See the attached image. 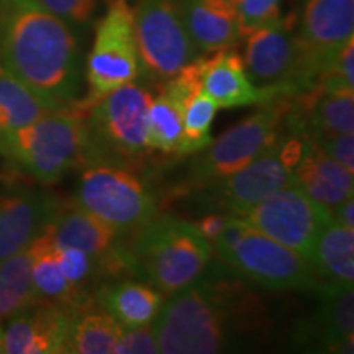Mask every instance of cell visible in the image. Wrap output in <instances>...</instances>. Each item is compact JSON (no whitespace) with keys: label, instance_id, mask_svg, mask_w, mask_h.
<instances>
[{"label":"cell","instance_id":"4dcf8cb0","mask_svg":"<svg viewBox=\"0 0 354 354\" xmlns=\"http://www.w3.org/2000/svg\"><path fill=\"white\" fill-rule=\"evenodd\" d=\"M37 2L53 15L64 20L79 35H82L95 25L104 0H37Z\"/></svg>","mask_w":354,"mask_h":354},{"label":"cell","instance_id":"74e56055","mask_svg":"<svg viewBox=\"0 0 354 354\" xmlns=\"http://www.w3.org/2000/svg\"><path fill=\"white\" fill-rule=\"evenodd\" d=\"M0 156H6L7 158V145H6V140L0 136Z\"/></svg>","mask_w":354,"mask_h":354},{"label":"cell","instance_id":"d6986e66","mask_svg":"<svg viewBox=\"0 0 354 354\" xmlns=\"http://www.w3.org/2000/svg\"><path fill=\"white\" fill-rule=\"evenodd\" d=\"M210 56L196 59L202 91L210 97L216 109H238L261 105L281 97L272 88H259L250 81L243 56L233 48H225Z\"/></svg>","mask_w":354,"mask_h":354},{"label":"cell","instance_id":"ffe728a7","mask_svg":"<svg viewBox=\"0 0 354 354\" xmlns=\"http://www.w3.org/2000/svg\"><path fill=\"white\" fill-rule=\"evenodd\" d=\"M292 184L331 212L353 197V172L331 159L313 140H304L302 156L292 171Z\"/></svg>","mask_w":354,"mask_h":354},{"label":"cell","instance_id":"277c9868","mask_svg":"<svg viewBox=\"0 0 354 354\" xmlns=\"http://www.w3.org/2000/svg\"><path fill=\"white\" fill-rule=\"evenodd\" d=\"M214 256L253 287L272 292H313L320 289L304 256L230 216L223 233L212 243Z\"/></svg>","mask_w":354,"mask_h":354},{"label":"cell","instance_id":"2e32d148","mask_svg":"<svg viewBox=\"0 0 354 354\" xmlns=\"http://www.w3.org/2000/svg\"><path fill=\"white\" fill-rule=\"evenodd\" d=\"M61 205L63 201L46 190L17 187L0 194V261L26 250Z\"/></svg>","mask_w":354,"mask_h":354},{"label":"cell","instance_id":"30bf717a","mask_svg":"<svg viewBox=\"0 0 354 354\" xmlns=\"http://www.w3.org/2000/svg\"><path fill=\"white\" fill-rule=\"evenodd\" d=\"M245 38L243 61L256 87L292 97L317 86L318 71L299 37L294 13L277 17Z\"/></svg>","mask_w":354,"mask_h":354},{"label":"cell","instance_id":"52a82bcc","mask_svg":"<svg viewBox=\"0 0 354 354\" xmlns=\"http://www.w3.org/2000/svg\"><path fill=\"white\" fill-rule=\"evenodd\" d=\"M3 140L7 158L43 185L56 184L86 165V122L74 105L51 110Z\"/></svg>","mask_w":354,"mask_h":354},{"label":"cell","instance_id":"d6a6232c","mask_svg":"<svg viewBox=\"0 0 354 354\" xmlns=\"http://www.w3.org/2000/svg\"><path fill=\"white\" fill-rule=\"evenodd\" d=\"M238 32L246 37L256 28L281 17V0H238Z\"/></svg>","mask_w":354,"mask_h":354},{"label":"cell","instance_id":"7a4b0ae2","mask_svg":"<svg viewBox=\"0 0 354 354\" xmlns=\"http://www.w3.org/2000/svg\"><path fill=\"white\" fill-rule=\"evenodd\" d=\"M0 64L53 109L81 99V35L37 0H0Z\"/></svg>","mask_w":354,"mask_h":354},{"label":"cell","instance_id":"8fae6325","mask_svg":"<svg viewBox=\"0 0 354 354\" xmlns=\"http://www.w3.org/2000/svg\"><path fill=\"white\" fill-rule=\"evenodd\" d=\"M94 26V41L84 64L87 92L74 104L81 112H86L115 88L141 77L130 2L109 0L107 10Z\"/></svg>","mask_w":354,"mask_h":354},{"label":"cell","instance_id":"9c48e42d","mask_svg":"<svg viewBox=\"0 0 354 354\" xmlns=\"http://www.w3.org/2000/svg\"><path fill=\"white\" fill-rule=\"evenodd\" d=\"M74 203L127 240L159 214L156 194L131 167L97 162L84 166Z\"/></svg>","mask_w":354,"mask_h":354},{"label":"cell","instance_id":"d590c367","mask_svg":"<svg viewBox=\"0 0 354 354\" xmlns=\"http://www.w3.org/2000/svg\"><path fill=\"white\" fill-rule=\"evenodd\" d=\"M228 214H220V212H209L202 216L201 220L196 221V228L201 232V234L209 241V245H212L216 238L223 233L225 227H227L228 220H230Z\"/></svg>","mask_w":354,"mask_h":354},{"label":"cell","instance_id":"f1b7e54d","mask_svg":"<svg viewBox=\"0 0 354 354\" xmlns=\"http://www.w3.org/2000/svg\"><path fill=\"white\" fill-rule=\"evenodd\" d=\"M39 302L32 282L28 248L0 261V323Z\"/></svg>","mask_w":354,"mask_h":354},{"label":"cell","instance_id":"44dd1931","mask_svg":"<svg viewBox=\"0 0 354 354\" xmlns=\"http://www.w3.org/2000/svg\"><path fill=\"white\" fill-rule=\"evenodd\" d=\"M91 294L123 328L153 325L165 304V295L153 286L123 276L104 279Z\"/></svg>","mask_w":354,"mask_h":354},{"label":"cell","instance_id":"d4e9b609","mask_svg":"<svg viewBox=\"0 0 354 354\" xmlns=\"http://www.w3.org/2000/svg\"><path fill=\"white\" fill-rule=\"evenodd\" d=\"M183 140V99L165 84H158L156 94L146 110V145L149 151L177 158Z\"/></svg>","mask_w":354,"mask_h":354},{"label":"cell","instance_id":"8992f818","mask_svg":"<svg viewBox=\"0 0 354 354\" xmlns=\"http://www.w3.org/2000/svg\"><path fill=\"white\" fill-rule=\"evenodd\" d=\"M289 105L290 97L287 95L264 102L254 113L212 140L202 151L192 154L194 158L185 162L184 172L169 190L172 197L187 196L225 179L259 156L282 133Z\"/></svg>","mask_w":354,"mask_h":354},{"label":"cell","instance_id":"ba28073f","mask_svg":"<svg viewBox=\"0 0 354 354\" xmlns=\"http://www.w3.org/2000/svg\"><path fill=\"white\" fill-rule=\"evenodd\" d=\"M304 140L282 127L279 138L245 167L185 197L203 212L240 216L279 189L292 184V171L302 156Z\"/></svg>","mask_w":354,"mask_h":354},{"label":"cell","instance_id":"7c38bea8","mask_svg":"<svg viewBox=\"0 0 354 354\" xmlns=\"http://www.w3.org/2000/svg\"><path fill=\"white\" fill-rule=\"evenodd\" d=\"M133 25L141 76L148 84H162L201 56L185 30L179 0H136Z\"/></svg>","mask_w":354,"mask_h":354},{"label":"cell","instance_id":"4316f807","mask_svg":"<svg viewBox=\"0 0 354 354\" xmlns=\"http://www.w3.org/2000/svg\"><path fill=\"white\" fill-rule=\"evenodd\" d=\"M51 110L56 109L46 104L32 88L26 87L0 64V136L2 138L30 125Z\"/></svg>","mask_w":354,"mask_h":354},{"label":"cell","instance_id":"4fadbf2b","mask_svg":"<svg viewBox=\"0 0 354 354\" xmlns=\"http://www.w3.org/2000/svg\"><path fill=\"white\" fill-rule=\"evenodd\" d=\"M330 216V212L308 197L299 185L289 184L238 218L307 259L317 234Z\"/></svg>","mask_w":354,"mask_h":354},{"label":"cell","instance_id":"5bb4252c","mask_svg":"<svg viewBox=\"0 0 354 354\" xmlns=\"http://www.w3.org/2000/svg\"><path fill=\"white\" fill-rule=\"evenodd\" d=\"M53 241L86 251L99 268V281L128 274L123 240L118 233L76 203H64L48 225Z\"/></svg>","mask_w":354,"mask_h":354},{"label":"cell","instance_id":"603a6c76","mask_svg":"<svg viewBox=\"0 0 354 354\" xmlns=\"http://www.w3.org/2000/svg\"><path fill=\"white\" fill-rule=\"evenodd\" d=\"M307 263L320 286L353 287L354 230L330 216L317 234Z\"/></svg>","mask_w":354,"mask_h":354},{"label":"cell","instance_id":"e0dca14e","mask_svg":"<svg viewBox=\"0 0 354 354\" xmlns=\"http://www.w3.org/2000/svg\"><path fill=\"white\" fill-rule=\"evenodd\" d=\"M69 322V304L64 305L39 300L8 318L6 330H3V353H68Z\"/></svg>","mask_w":354,"mask_h":354},{"label":"cell","instance_id":"ac0fdd59","mask_svg":"<svg viewBox=\"0 0 354 354\" xmlns=\"http://www.w3.org/2000/svg\"><path fill=\"white\" fill-rule=\"evenodd\" d=\"M297 32L320 76L354 38V0H304Z\"/></svg>","mask_w":354,"mask_h":354},{"label":"cell","instance_id":"f35d334b","mask_svg":"<svg viewBox=\"0 0 354 354\" xmlns=\"http://www.w3.org/2000/svg\"><path fill=\"white\" fill-rule=\"evenodd\" d=\"M0 353H3V330L0 326Z\"/></svg>","mask_w":354,"mask_h":354},{"label":"cell","instance_id":"5b68a950","mask_svg":"<svg viewBox=\"0 0 354 354\" xmlns=\"http://www.w3.org/2000/svg\"><path fill=\"white\" fill-rule=\"evenodd\" d=\"M154 92L149 84L128 82L84 112L86 165L110 162L138 171L151 156L146 145V110Z\"/></svg>","mask_w":354,"mask_h":354},{"label":"cell","instance_id":"83f0119b","mask_svg":"<svg viewBox=\"0 0 354 354\" xmlns=\"http://www.w3.org/2000/svg\"><path fill=\"white\" fill-rule=\"evenodd\" d=\"M216 110V105L202 91L201 81L187 88L183 95V140L177 159L192 156L212 143L210 130Z\"/></svg>","mask_w":354,"mask_h":354},{"label":"cell","instance_id":"8d00e7d4","mask_svg":"<svg viewBox=\"0 0 354 354\" xmlns=\"http://www.w3.org/2000/svg\"><path fill=\"white\" fill-rule=\"evenodd\" d=\"M330 215H331V218H333L335 221H338L339 225L354 230V202H353V197H349L344 202L339 203L336 209L330 212Z\"/></svg>","mask_w":354,"mask_h":354},{"label":"cell","instance_id":"e575fe53","mask_svg":"<svg viewBox=\"0 0 354 354\" xmlns=\"http://www.w3.org/2000/svg\"><path fill=\"white\" fill-rule=\"evenodd\" d=\"M313 141L322 151L335 159L338 165L354 172V133H331V135L315 136Z\"/></svg>","mask_w":354,"mask_h":354},{"label":"cell","instance_id":"cb8c5ba5","mask_svg":"<svg viewBox=\"0 0 354 354\" xmlns=\"http://www.w3.org/2000/svg\"><path fill=\"white\" fill-rule=\"evenodd\" d=\"M69 310L68 353L113 354L123 326L97 305L91 292L69 304Z\"/></svg>","mask_w":354,"mask_h":354},{"label":"cell","instance_id":"f546056e","mask_svg":"<svg viewBox=\"0 0 354 354\" xmlns=\"http://www.w3.org/2000/svg\"><path fill=\"white\" fill-rule=\"evenodd\" d=\"M56 245V243H55ZM56 258L59 263L66 281L76 289L79 294L87 292V287L94 281H99V268L97 263L86 251L74 246L56 245Z\"/></svg>","mask_w":354,"mask_h":354},{"label":"cell","instance_id":"7402d4cb","mask_svg":"<svg viewBox=\"0 0 354 354\" xmlns=\"http://www.w3.org/2000/svg\"><path fill=\"white\" fill-rule=\"evenodd\" d=\"M179 6L185 30L201 55L234 48L240 41L236 3L230 0H179Z\"/></svg>","mask_w":354,"mask_h":354},{"label":"cell","instance_id":"836d02e7","mask_svg":"<svg viewBox=\"0 0 354 354\" xmlns=\"http://www.w3.org/2000/svg\"><path fill=\"white\" fill-rule=\"evenodd\" d=\"M158 338L153 325L122 328L113 354H158Z\"/></svg>","mask_w":354,"mask_h":354},{"label":"cell","instance_id":"9a60e30c","mask_svg":"<svg viewBox=\"0 0 354 354\" xmlns=\"http://www.w3.org/2000/svg\"><path fill=\"white\" fill-rule=\"evenodd\" d=\"M313 294L320 302L313 313L299 322L292 335V346L317 353H353V287L320 286Z\"/></svg>","mask_w":354,"mask_h":354},{"label":"cell","instance_id":"1f68e13d","mask_svg":"<svg viewBox=\"0 0 354 354\" xmlns=\"http://www.w3.org/2000/svg\"><path fill=\"white\" fill-rule=\"evenodd\" d=\"M315 87L325 92H354V38L322 71Z\"/></svg>","mask_w":354,"mask_h":354},{"label":"cell","instance_id":"3957f363","mask_svg":"<svg viewBox=\"0 0 354 354\" xmlns=\"http://www.w3.org/2000/svg\"><path fill=\"white\" fill-rule=\"evenodd\" d=\"M128 274L153 286L165 297L192 284L214 259L209 241L196 225L158 214L123 240Z\"/></svg>","mask_w":354,"mask_h":354},{"label":"cell","instance_id":"6da1fadb","mask_svg":"<svg viewBox=\"0 0 354 354\" xmlns=\"http://www.w3.org/2000/svg\"><path fill=\"white\" fill-rule=\"evenodd\" d=\"M153 326L159 353L215 354L256 343L269 317L250 282L212 259L192 284L165 299Z\"/></svg>","mask_w":354,"mask_h":354},{"label":"cell","instance_id":"484cf974","mask_svg":"<svg viewBox=\"0 0 354 354\" xmlns=\"http://www.w3.org/2000/svg\"><path fill=\"white\" fill-rule=\"evenodd\" d=\"M30 271H32V282L41 302L55 304H73L74 300L84 294L74 289L66 281L59 263L56 258V245L53 241L48 228L39 236L30 243Z\"/></svg>","mask_w":354,"mask_h":354},{"label":"cell","instance_id":"ab89813d","mask_svg":"<svg viewBox=\"0 0 354 354\" xmlns=\"http://www.w3.org/2000/svg\"><path fill=\"white\" fill-rule=\"evenodd\" d=\"M230 2H233V3H236V2H238V0H230Z\"/></svg>","mask_w":354,"mask_h":354}]
</instances>
